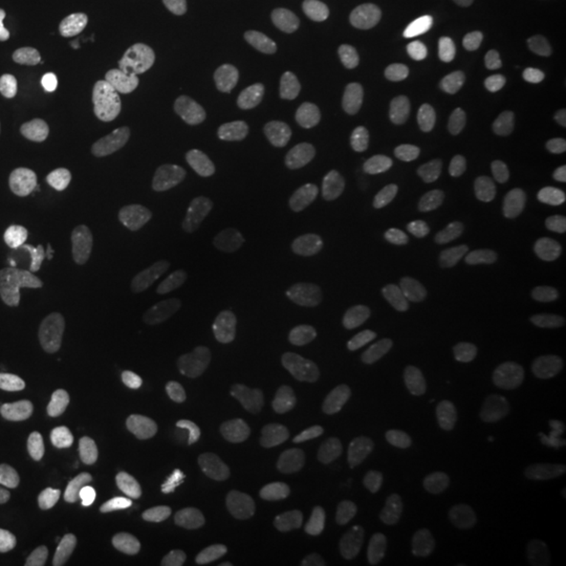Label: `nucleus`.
<instances>
[{"label": "nucleus", "instance_id": "nucleus-1", "mask_svg": "<svg viewBox=\"0 0 566 566\" xmlns=\"http://www.w3.org/2000/svg\"><path fill=\"white\" fill-rule=\"evenodd\" d=\"M185 203L189 229L202 242H224L242 224V198L238 187L212 160H202L189 168Z\"/></svg>", "mask_w": 566, "mask_h": 566}, {"label": "nucleus", "instance_id": "nucleus-2", "mask_svg": "<svg viewBox=\"0 0 566 566\" xmlns=\"http://www.w3.org/2000/svg\"><path fill=\"white\" fill-rule=\"evenodd\" d=\"M311 122V107L301 93L273 86L261 93L238 124L242 142L259 149H280L296 142Z\"/></svg>", "mask_w": 566, "mask_h": 566}, {"label": "nucleus", "instance_id": "nucleus-3", "mask_svg": "<svg viewBox=\"0 0 566 566\" xmlns=\"http://www.w3.org/2000/svg\"><path fill=\"white\" fill-rule=\"evenodd\" d=\"M143 506L149 525L170 528L181 514L185 500V465L181 458L168 449L154 451L143 464Z\"/></svg>", "mask_w": 566, "mask_h": 566}, {"label": "nucleus", "instance_id": "nucleus-4", "mask_svg": "<svg viewBox=\"0 0 566 566\" xmlns=\"http://www.w3.org/2000/svg\"><path fill=\"white\" fill-rule=\"evenodd\" d=\"M261 273V259L256 254H242L227 261L217 271L200 277L185 290L182 304L187 311L203 315L240 301L256 283Z\"/></svg>", "mask_w": 566, "mask_h": 566}, {"label": "nucleus", "instance_id": "nucleus-5", "mask_svg": "<svg viewBox=\"0 0 566 566\" xmlns=\"http://www.w3.org/2000/svg\"><path fill=\"white\" fill-rule=\"evenodd\" d=\"M426 405L409 392H397L386 399L376 420L371 434L365 443V458L374 465L390 464L407 439L416 432V428L424 420Z\"/></svg>", "mask_w": 566, "mask_h": 566}, {"label": "nucleus", "instance_id": "nucleus-6", "mask_svg": "<svg viewBox=\"0 0 566 566\" xmlns=\"http://www.w3.org/2000/svg\"><path fill=\"white\" fill-rule=\"evenodd\" d=\"M371 355V343L355 329H324L315 336L304 361L308 382L325 385L355 371Z\"/></svg>", "mask_w": 566, "mask_h": 566}, {"label": "nucleus", "instance_id": "nucleus-7", "mask_svg": "<svg viewBox=\"0 0 566 566\" xmlns=\"http://www.w3.org/2000/svg\"><path fill=\"white\" fill-rule=\"evenodd\" d=\"M18 369L23 385L49 395L74 376V350L55 336H34L21 346Z\"/></svg>", "mask_w": 566, "mask_h": 566}, {"label": "nucleus", "instance_id": "nucleus-8", "mask_svg": "<svg viewBox=\"0 0 566 566\" xmlns=\"http://www.w3.org/2000/svg\"><path fill=\"white\" fill-rule=\"evenodd\" d=\"M304 426L282 409L245 413L238 424V439L261 462H275L303 439Z\"/></svg>", "mask_w": 566, "mask_h": 566}, {"label": "nucleus", "instance_id": "nucleus-9", "mask_svg": "<svg viewBox=\"0 0 566 566\" xmlns=\"http://www.w3.org/2000/svg\"><path fill=\"white\" fill-rule=\"evenodd\" d=\"M348 221L378 250H395L409 242L411 223L403 212L374 191H361L348 206Z\"/></svg>", "mask_w": 566, "mask_h": 566}, {"label": "nucleus", "instance_id": "nucleus-10", "mask_svg": "<svg viewBox=\"0 0 566 566\" xmlns=\"http://www.w3.org/2000/svg\"><path fill=\"white\" fill-rule=\"evenodd\" d=\"M210 160L224 175L242 187H261L277 172V156L273 149H259L238 139H221L210 149Z\"/></svg>", "mask_w": 566, "mask_h": 566}, {"label": "nucleus", "instance_id": "nucleus-11", "mask_svg": "<svg viewBox=\"0 0 566 566\" xmlns=\"http://www.w3.org/2000/svg\"><path fill=\"white\" fill-rule=\"evenodd\" d=\"M486 485L489 476L483 465L465 455L447 460L437 470H432L426 481L428 493L449 506L472 504L479 495H483Z\"/></svg>", "mask_w": 566, "mask_h": 566}, {"label": "nucleus", "instance_id": "nucleus-12", "mask_svg": "<svg viewBox=\"0 0 566 566\" xmlns=\"http://www.w3.org/2000/svg\"><path fill=\"white\" fill-rule=\"evenodd\" d=\"M479 156V145L470 133L462 128H447L439 133L430 147L428 160L437 181L443 185H460L472 172Z\"/></svg>", "mask_w": 566, "mask_h": 566}, {"label": "nucleus", "instance_id": "nucleus-13", "mask_svg": "<svg viewBox=\"0 0 566 566\" xmlns=\"http://www.w3.org/2000/svg\"><path fill=\"white\" fill-rule=\"evenodd\" d=\"M371 319L386 340L401 353L416 355L426 350L430 344V332L424 322L401 301H380L371 308Z\"/></svg>", "mask_w": 566, "mask_h": 566}, {"label": "nucleus", "instance_id": "nucleus-14", "mask_svg": "<svg viewBox=\"0 0 566 566\" xmlns=\"http://www.w3.org/2000/svg\"><path fill=\"white\" fill-rule=\"evenodd\" d=\"M177 44V36L166 25H151L143 28L122 42L118 61L126 74H147L163 65L170 57Z\"/></svg>", "mask_w": 566, "mask_h": 566}, {"label": "nucleus", "instance_id": "nucleus-15", "mask_svg": "<svg viewBox=\"0 0 566 566\" xmlns=\"http://www.w3.org/2000/svg\"><path fill=\"white\" fill-rule=\"evenodd\" d=\"M0 566H86L61 542L18 533L0 539Z\"/></svg>", "mask_w": 566, "mask_h": 566}, {"label": "nucleus", "instance_id": "nucleus-16", "mask_svg": "<svg viewBox=\"0 0 566 566\" xmlns=\"http://www.w3.org/2000/svg\"><path fill=\"white\" fill-rule=\"evenodd\" d=\"M497 266V252L491 243L468 242L451 245L437 259V275L446 282H485Z\"/></svg>", "mask_w": 566, "mask_h": 566}, {"label": "nucleus", "instance_id": "nucleus-17", "mask_svg": "<svg viewBox=\"0 0 566 566\" xmlns=\"http://www.w3.org/2000/svg\"><path fill=\"white\" fill-rule=\"evenodd\" d=\"M42 269L55 280L65 283H86L97 273L99 256L93 243L82 238H70L49 245L41 256Z\"/></svg>", "mask_w": 566, "mask_h": 566}, {"label": "nucleus", "instance_id": "nucleus-18", "mask_svg": "<svg viewBox=\"0 0 566 566\" xmlns=\"http://www.w3.org/2000/svg\"><path fill=\"white\" fill-rule=\"evenodd\" d=\"M528 189V172L523 166H512L489 177L474 198V210L483 219H504L512 214Z\"/></svg>", "mask_w": 566, "mask_h": 566}, {"label": "nucleus", "instance_id": "nucleus-19", "mask_svg": "<svg viewBox=\"0 0 566 566\" xmlns=\"http://www.w3.org/2000/svg\"><path fill=\"white\" fill-rule=\"evenodd\" d=\"M340 526L334 521H319L290 537L264 558L263 566H308L324 549L336 542Z\"/></svg>", "mask_w": 566, "mask_h": 566}, {"label": "nucleus", "instance_id": "nucleus-20", "mask_svg": "<svg viewBox=\"0 0 566 566\" xmlns=\"http://www.w3.org/2000/svg\"><path fill=\"white\" fill-rule=\"evenodd\" d=\"M489 78L506 95L526 107H547L554 102V91L542 76L514 61H495L489 67Z\"/></svg>", "mask_w": 566, "mask_h": 566}, {"label": "nucleus", "instance_id": "nucleus-21", "mask_svg": "<svg viewBox=\"0 0 566 566\" xmlns=\"http://www.w3.org/2000/svg\"><path fill=\"white\" fill-rule=\"evenodd\" d=\"M55 470L57 464L49 453L25 449L11 460L7 468V479L21 497H39L53 483Z\"/></svg>", "mask_w": 566, "mask_h": 566}, {"label": "nucleus", "instance_id": "nucleus-22", "mask_svg": "<svg viewBox=\"0 0 566 566\" xmlns=\"http://www.w3.org/2000/svg\"><path fill=\"white\" fill-rule=\"evenodd\" d=\"M142 361V344L130 336H116L93 353V364L114 382H126L133 378Z\"/></svg>", "mask_w": 566, "mask_h": 566}, {"label": "nucleus", "instance_id": "nucleus-23", "mask_svg": "<svg viewBox=\"0 0 566 566\" xmlns=\"http://www.w3.org/2000/svg\"><path fill=\"white\" fill-rule=\"evenodd\" d=\"M25 120L39 128L72 130L82 124L81 107L67 95H42L25 107Z\"/></svg>", "mask_w": 566, "mask_h": 566}, {"label": "nucleus", "instance_id": "nucleus-24", "mask_svg": "<svg viewBox=\"0 0 566 566\" xmlns=\"http://www.w3.org/2000/svg\"><path fill=\"white\" fill-rule=\"evenodd\" d=\"M528 269L549 294H566V243H537L528 252Z\"/></svg>", "mask_w": 566, "mask_h": 566}, {"label": "nucleus", "instance_id": "nucleus-25", "mask_svg": "<svg viewBox=\"0 0 566 566\" xmlns=\"http://www.w3.org/2000/svg\"><path fill=\"white\" fill-rule=\"evenodd\" d=\"M41 497L53 502L60 506L63 523H61L60 542L63 546H72L81 539L82 528L86 525L91 516V500L86 491L78 489L76 493H65L61 489H51L46 486L41 493Z\"/></svg>", "mask_w": 566, "mask_h": 566}, {"label": "nucleus", "instance_id": "nucleus-26", "mask_svg": "<svg viewBox=\"0 0 566 566\" xmlns=\"http://www.w3.org/2000/svg\"><path fill=\"white\" fill-rule=\"evenodd\" d=\"M34 160L32 156L20 149L11 147L0 154V187L11 196H28L34 187Z\"/></svg>", "mask_w": 566, "mask_h": 566}, {"label": "nucleus", "instance_id": "nucleus-27", "mask_svg": "<svg viewBox=\"0 0 566 566\" xmlns=\"http://www.w3.org/2000/svg\"><path fill=\"white\" fill-rule=\"evenodd\" d=\"M332 15L350 30H367L374 21L371 0H325Z\"/></svg>", "mask_w": 566, "mask_h": 566}, {"label": "nucleus", "instance_id": "nucleus-28", "mask_svg": "<svg viewBox=\"0 0 566 566\" xmlns=\"http://www.w3.org/2000/svg\"><path fill=\"white\" fill-rule=\"evenodd\" d=\"M82 168L86 172V177L97 185H105V182L112 181L114 177V170H116V160H114V151L105 145H97V147H91L86 154H84V160H82Z\"/></svg>", "mask_w": 566, "mask_h": 566}, {"label": "nucleus", "instance_id": "nucleus-29", "mask_svg": "<svg viewBox=\"0 0 566 566\" xmlns=\"http://www.w3.org/2000/svg\"><path fill=\"white\" fill-rule=\"evenodd\" d=\"M374 558V546L365 539H355L340 547L324 566H369Z\"/></svg>", "mask_w": 566, "mask_h": 566}, {"label": "nucleus", "instance_id": "nucleus-30", "mask_svg": "<svg viewBox=\"0 0 566 566\" xmlns=\"http://www.w3.org/2000/svg\"><path fill=\"white\" fill-rule=\"evenodd\" d=\"M9 36H11V23L0 18V82H13L20 76V63L7 51Z\"/></svg>", "mask_w": 566, "mask_h": 566}, {"label": "nucleus", "instance_id": "nucleus-31", "mask_svg": "<svg viewBox=\"0 0 566 566\" xmlns=\"http://www.w3.org/2000/svg\"><path fill=\"white\" fill-rule=\"evenodd\" d=\"M544 41L547 49L566 63V18H552L544 25Z\"/></svg>", "mask_w": 566, "mask_h": 566}, {"label": "nucleus", "instance_id": "nucleus-32", "mask_svg": "<svg viewBox=\"0 0 566 566\" xmlns=\"http://www.w3.org/2000/svg\"><path fill=\"white\" fill-rule=\"evenodd\" d=\"M105 507H107V500L103 497V491L97 486V489H95V500L91 502V514H93L97 521H102L103 516H105Z\"/></svg>", "mask_w": 566, "mask_h": 566}, {"label": "nucleus", "instance_id": "nucleus-33", "mask_svg": "<svg viewBox=\"0 0 566 566\" xmlns=\"http://www.w3.org/2000/svg\"><path fill=\"white\" fill-rule=\"evenodd\" d=\"M560 193L566 198V151L560 160Z\"/></svg>", "mask_w": 566, "mask_h": 566}]
</instances>
